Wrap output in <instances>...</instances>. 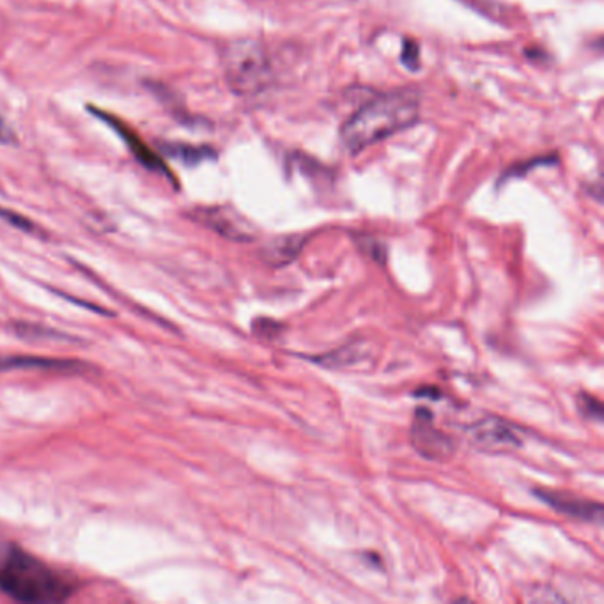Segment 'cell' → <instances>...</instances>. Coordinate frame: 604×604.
<instances>
[{"label":"cell","instance_id":"obj_1","mask_svg":"<svg viewBox=\"0 0 604 604\" xmlns=\"http://www.w3.org/2000/svg\"><path fill=\"white\" fill-rule=\"evenodd\" d=\"M420 98L415 91L380 94L349 117L342 126V144L349 153H360L419 121Z\"/></svg>","mask_w":604,"mask_h":604},{"label":"cell","instance_id":"obj_2","mask_svg":"<svg viewBox=\"0 0 604 604\" xmlns=\"http://www.w3.org/2000/svg\"><path fill=\"white\" fill-rule=\"evenodd\" d=\"M0 589L25 603H59L73 592L70 581L20 550L0 558Z\"/></svg>","mask_w":604,"mask_h":604},{"label":"cell","instance_id":"obj_3","mask_svg":"<svg viewBox=\"0 0 604 604\" xmlns=\"http://www.w3.org/2000/svg\"><path fill=\"white\" fill-rule=\"evenodd\" d=\"M225 80L231 91L240 96L263 93L272 82V66L263 45L254 39L229 43L222 54Z\"/></svg>","mask_w":604,"mask_h":604},{"label":"cell","instance_id":"obj_4","mask_svg":"<svg viewBox=\"0 0 604 604\" xmlns=\"http://www.w3.org/2000/svg\"><path fill=\"white\" fill-rule=\"evenodd\" d=\"M468 438L475 449L486 454H509L523 445L518 427L496 417L479 420L468 427Z\"/></svg>","mask_w":604,"mask_h":604},{"label":"cell","instance_id":"obj_5","mask_svg":"<svg viewBox=\"0 0 604 604\" xmlns=\"http://www.w3.org/2000/svg\"><path fill=\"white\" fill-rule=\"evenodd\" d=\"M411 443L420 456L429 461H447L456 450V443L434 426L433 413L420 408L411 426Z\"/></svg>","mask_w":604,"mask_h":604},{"label":"cell","instance_id":"obj_6","mask_svg":"<svg viewBox=\"0 0 604 604\" xmlns=\"http://www.w3.org/2000/svg\"><path fill=\"white\" fill-rule=\"evenodd\" d=\"M195 218L227 240H256V231L252 224L241 217L238 211L231 210V208H225V206L202 208V210L195 211Z\"/></svg>","mask_w":604,"mask_h":604},{"label":"cell","instance_id":"obj_7","mask_svg":"<svg viewBox=\"0 0 604 604\" xmlns=\"http://www.w3.org/2000/svg\"><path fill=\"white\" fill-rule=\"evenodd\" d=\"M535 495L539 496L544 504L550 505L553 511L564 514L567 518L589 521V523L603 521V505L599 502H590V500H583L578 496L566 495V493H558V491H546V489L535 491Z\"/></svg>","mask_w":604,"mask_h":604},{"label":"cell","instance_id":"obj_8","mask_svg":"<svg viewBox=\"0 0 604 604\" xmlns=\"http://www.w3.org/2000/svg\"><path fill=\"white\" fill-rule=\"evenodd\" d=\"M93 110L96 116L103 119L105 123L109 124L114 128V132L119 133L121 135V139L126 142V146L128 149L132 151L133 156L139 160L144 167H148L151 171L162 172V174H167V167H165V163L162 162V158H158V156L151 151V149L142 142V140L137 137V133L133 132L132 128H128V126H124L119 119H116L114 116H109V114H105V112H101V110Z\"/></svg>","mask_w":604,"mask_h":604},{"label":"cell","instance_id":"obj_9","mask_svg":"<svg viewBox=\"0 0 604 604\" xmlns=\"http://www.w3.org/2000/svg\"><path fill=\"white\" fill-rule=\"evenodd\" d=\"M305 241L307 238L302 234H289V236L275 238L263 248L264 263L270 264L273 268H284L300 256Z\"/></svg>","mask_w":604,"mask_h":604},{"label":"cell","instance_id":"obj_10","mask_svg":"<svg viewBox=\"0 0 604 604\" xmlns=\"http://www.w3.org/2000/svg\"><path fill=\"white\" fill-rule=\"evenodd\" d=\"M316 364L330 369H351L358 364H364L365 360H369V349H365L364 344H348L342 348L335 349L328 355L323 357L310 358Z\"/></svg>","mask_w":604,"mask_h":604},{"label":"cell","instance_id":"obj_11","mask_svg":"<svg viewBox=\"0 0 604 604\" xmlns=\"http://www.w3.org/2000/svg\"><path fill=\"white\" fill-rule=\"evenodd\" d=\"M163 151L172 156L174 160H179L186 165H199V163L213 160L217 156L213 149L204 148V146H190V144H169L163 148Z\"/></svg>","mask_w":604,"mask_h":604},{"label":"cell","instance_id":"obj_12","mask_svg":"<svg viewBox=\"0 0 604 604\" xmlns=\"http://www.w3.org/2000/svg\"><path fill=\"white\" fill-rule=\"evenodd\" d=\"M64 362L48 360V358H0V369H20V367H64Z\"/></svg>","mask_w":604,"mask_h":604},{"label":"cell","instance_id":"obj_13","mask_svg":"<svg viewBox=\"0 0 604 604\" xmlns=\"http://www.w3.org/2000/svg\"><path fill=\"white\" fill-rule=\"evenodd\" d=\"M252 328H254V332H256L259 337L268 339V341L279 339L282 332H284V325H280L279 321L270 318L256 319V323H254Z\"/></svg>","mask_w":604,"mask_h":604},{"label":"cell","instance_id":"obj_14","mask_svg":"<svg viewBox=\"0 0 604 604\" xmlns=\"http://www.w3.org/2000/svg\"><path fill=\"white\" fill-rule=\"evenodd\" d=\"M578 406L587 419L596 420V422L603 420V404L594 395L581 394Z\"/></svg>","mask_w":604,"mask_h":604},{"label":"cell","instance_id":"obj_15","mask_svg":"<svg viewBox=\"0 0 604 604\" xmlns=\"http://www.w3.org/2000/svg\"><path fill=\"white\" fill-rule=\"evenodd\" d=\"M358 245L362 248V252L369 254L376 263H385L387 248H385V245H383L381 241L369 238V236H362V238L358 240Z\"/></svg>","mask_w":604,"mask_h":604},{"label":"cell","instance_id":"obj_16","mask_svg":"<svg viewBox=\"0 0 604 604\" xmlns=\"http://www.w3.org/2000/svg\"><path fill=\"white\" fill-rule=\"evenodd\" d=\"M0 218H4L8 224L15 225L16 229H20V231H25V233H34V224H32L31 220L20 217L18 213H13V211L0 208Z\"/></svg>","mask_w":604,"mask_h":604},{"label":"cell","instance_id":"obj_17","mask_svg":"<svg viewBox=\"0 0 604 604\" xmlns=\"http://www.w3.org/2000/svg\"><path fill=\"white\" fill-rule=\"evenodd\" d=\"M401 57H403L404 66H408L410 70H417V68H419L420 57V50L419 47H417V43H413L410 39H406V41H404L403 55H401Z\"/></svg>","mask_w":604,"mask_h":604},{"label":"cell","instance_id":"obj_18","mask_svg":"<svg viewBox=\"0 0 604 604\" xmlns=\"http://www.w3.org/2000/svg\"><path fill=\"white\" fill-rule=\"evenodd\" d=\"M15 140V133L11 132L8 124L4 123V119H0V144H11Z\"/></svg>","mask_w":604,"mask_h":604}]
</instances>
